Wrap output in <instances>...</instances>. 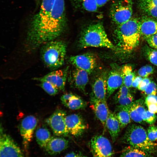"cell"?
I'll return each instance as SVG.
<instances>
[{
    "mask_svg": "<svg viewBox=\"0 0 157 157\" xmlns=\"http://www.w3.org/2000/svg\"><path fill=\"white\" fill-rule=\"evenodd\" d=\"M144 94L147 95L150 94L156 95L157 93V86L154 81H151L149 84L144 91Z\"/></svg>",
    "mask_w": 157,
    "mask_h": 157,
    "instance_id": "obj_35",
    "label": "cell"
},
{
    "mask_svg": "<svg viewBox=\"0 0 157 157\" xmlns=\"http://www.w3.org/2000/svg\"><path fill=\"white\" fill-rule=\"evenodd\" d=\"M38 119L33 115L27 116L22 120L20 131L23 140L24 145L26 148L32 140L34 131L37 126Z\"/></svg>",
    "mask_w": 157,
    "mask_h": 157,
    "instance_id": "obj_13",
    "label": "cell"
},
{
    "mask_svg": "<svg viewBox=\"0 0 157 157\" xmlns=\"http://www.w3.org/2000/svg\"><path fill=\"white\" fill-rule=\"evenodd\" d=\"M1 132L0 157H24L19 146L9 135Z\"/></svg>",
    "mask_w": 157,
    "mask_h": 157,
    "instance_id": "obj_9",
    "label": "cell"
},
{
    "mask_svg": "<svg viewBox=\"0 0 157 157\" xmlns=\"http://www.w3.org/2000/svg\"><path fill=\"white\" fill-rule=\"evenodd\" d=\"M66 112L60 109L56 110L46 120L53 134L58 136H67L69 133L66 125Z\"/></svg>",
    "mask_w": 157,
    "mask_h": 157,
    "instance_id": "obj_8",
    "label": "cell"
},
{
    "mask_svg": "<svg viewBox=\"0 0 157 157\" xmlns=\"http://www.w3.org/2000/svg\"><path fill=\"white\" fill-rule=\"evenodd\" d=\"M114 99L115 102L119 105L126 106L134 101V98L131 94L127 96L124 97L115 96Z\"/></svg>",
    "mask_w": 157,
    "mask_h": 157,
    "instance_id": "obj_32",
    "label": "cell"
},
{
    "mask_svg": "<svg viewBox=\"0 0 157 157\" xmlns=\"http://www.w3.org/2000/svg\"><path fill=\"white\" fill-rule=\"evenodd\" d=\"M90 105L96 117L105 129L106 122L110 112L106 100L97 99L91 95Z\"/></svg>",
    "mask_w": 157,
    "mask_h": 157,
    "instance_id": "obj_14",
    "label": "cell"
},
{
    "mask_svg": "<svg viewBox=\"0 0 157 157\" xmlns=\"http://www.w3.org/2000/svg\"><path fill=\"white\" fill-rule=\"evenodd\" d=\"M145 102L157 103V96L154 94L148 95L145 99Z\"/></svg>",
    "mask_w": 157,
    "mask_h": 157,
    "instance_id": "obj_41",
    "label": "cell"
},
{
    "mask_svg": "<svg viewBox=\"0 0 157 157\" xmlns=\"http://www.w3.org/2000/svg\"><path fill=\"white\" fill-rule=\"evenodd\" d=\"M68 67L63 69L53 71L43 76L35 78L33 79L40 82L46 81L49 82L59 90L64 91L67 80Z\"/></svg>",
    "mask_w": 157,
    "mask_h": 157,
    "instance_id": "obj_10",
    "label": "cell"
},
{
    "mask_svg": "<svg viewBox=\"0 0 157 157\" xmlns=\"http://www.w3.org/2000/svg\"><path fill=\"white\" fill-rule=\"evenodd\" d=\"M142 79V77L140 76L135 77L132 83L131 87L134 88H138Z\"/></svg>",
    "mask_w": 157,
    "mask_h": 157,
    "instance_id": "obj_43",
    "label": "cell"
},
{
    "mask_svg": "<svg viewBox=\"0 0 157 157\" xmlns=\"http://www.w3.org/2000/svg\"><path fill=\"white\" fill-rule=\"evenodd\" d=\"M69 141L64 138L51 137L45 148L51 155L58 154L65 150L68 147Z\"/></svg>",
    "mask_w": 157,
    "mask_h": 157,
    "instance_id": "obj_19",
    "label": "cell"
},
{
    "mask_svg": "<svg viewBox=\"0 0 157 157\" xmlns=\"http://www.w3.org/2000/svg\"><path fill=\"white\" fill-rule=\"evenodd\" d=\"M66 51V45L64 42L54 40L42 45L41 58L47 67L55 69L64 64Z\"/></svg>",
    "mask_w": 157,
    "mask_h": 157,
    "instance_id": "obj_5",
    "label": "cell"
},
{
    "mask_svg": "<svg viewBox=\"0 0 157 157\" xmlns=\"http://www.w3.org/2000/svg\"><path fill=\"white\" fill-rule=\"evenodd\" d=\"M138 74L140 76L145 78L147 77L149 75L147 72L145 66H142L139 69Z\"/></svg>",
    "mask_w": 157,
    "mask_h": 157,
    "instance_id": "obj_42",
    "label": "cell"
},
{
    "mask_svg": "<svg viewBox=\"0 0 157 157\" xmlns=\"http://www.w3.org/2000/svg\"><path fill=\"white\" fill-rule=\"evenodd\" d=\"M151 82V81L149 78L147 77L144 78L142 79L138 86V89L141 91L144 92L146 88Z\"/></svg>",
    "mask_w": 157,
    "mask_h": 157,
    "instance_id": "obj_38",
    "label": "cell"
},
{
    "mask_svg": "<svg viewBox=\"0 0 157 157\" xmlns=\"http://www.w3.org/2000/svg\"><path fill=\"white\" fill-rule=\"evenodd\" d=\"M74 7L77 9L95 12L99 8L95 0H71Z\"/></svg>",
    "mask_w": 157,
    "mask_h": 157,
    "instance_id": "obj_24",
    "label": "cell"
},
{
    "mask_svg": "<svg viewBox=\"0 0 157 157\" xmlns=\"http://www.w3.org/2000/svg\"><path fill=\"white\" fill-rule=\"evenodd\" d=\"M123 143L146 151L154 154L157 153V144L150 141L147 132L141 126L129 125L121 139Z\"/></svg>",
    "mask_w": 157,
    "mask_h": 157,
    "instance_id": "obj_4",
    "label": "cell"
},
{
    "mask_svg": "<svg viewBox=\"0 0 157 157\" xmlns=\"http://www.w3.org/2000/svg\"><path fill=\"white\" fill-rule=\"evenodd\" d=\"M141 36L146 38L157 33V21L148 17H144L140 21Z\"/></svg>",
    "mask_w": 157,
    "mask_h": 157,
    "instance_id": "obj_21",
    "label": "cell"
},
{
    "mask_svg": "<svg viewBox=\"0 0 157 157\" xmlns=\"http://www.w3.org/2000/svg\"><path fill=\"white\" fill-rule=\"evenodd\" d=\"M89 73L86 71L76 67L72 72L71 82L73 85L85 94V88L89 80Z\"/></svg>",
    "mask_w": 157,
    "mask_h": 157,
    "instance_id": "obj_18",
    "label": "cell"
},
{
    "mask_svg": "<svg viewBox=\"0 0 157 157\" xmlns=\"http://www.w3.org/2000/svg\"><path fill=\"white\" fill-rule=\"evenodd\" d=\"M122 72L123 78V84L129 88L135 77L131 67L129 65L124 66L122 69Z\"/></svg>",
    "mask_w": 157,
    "mask_h": 157,
    "instance_id": "obj_28",
    "label": "cell"
},
{
    "mask_svg": "<svg viewBox=\"0 0 157 157\" xmlns=\"http://www.w3.org/2000/svg\"><path fill=\"white\" fill-rule=\"evenodd\" d=\"M117 45L125 52H130L138 45L141 36L140 21L131 18L128 21L117 26L114 31Z\"/></svg>",
    "mask_w": 157,
    "mask_h": 157,
    "instance_id": "obj_2",
    "label": "cell"
},
{
    "mask_svg": "<svg viewBox=\"0 0 157 157\" xmlns=\"http://www.w3.org/2000/svg\"><path fill=\"white\" fill-rule=\"evenodd\" d=\"M79 44L81 48L92 47L116 49L108 38L102 24L100 22L90 24L84 29Z\"/></svg>",
    "mask_w": 157,
    "mask_h": 157,
    "instance_id": "obj_3",
    "label": "cell"
},
{
    "mask_svg": "<svg viewBox=\"0 0 157 157\" xmlns=\"http://www.w3.org/2000/svg\"><path fill=\"white\" fill-rule=\"evenodd\" d=\"M154 154L130 146L125 148L119 157H155Z\"/></svg>",
    "mask_w": 157,
    "mask_h": 157,
    "instance_id": "obj_25",
    "label": "cell"
},
{
    "mask_svg": "<svg viewBox=\"0 0 157 157\" xmlns=\"http://www.w3.org/2000/svg\"><path fill=\"white\" fill-rule=\"evenodd\" d=\"M107 76L106 72H104L96 78L92 86L91 95L97 99L106 100Z\"/></svg>",
    "mask_w": 157,
    "mask_h": 157,
    "instance_id": "obj_16",
    "label": "cell"
},
{
    "mask_svg": "<svg viewBox=\"0 0 157 157\" xmlns=\"http://www.w3.org/2000/svg\"><path fill=\"white\" fill-rule=\"evenodd\" d=\"M69 61L76 67L85 70L89 74L93 71L97 64L95 56L88 53L71 56Z\"/></svg>",
    "mask_w": 157,
    "mask_h": 157,
    "instance_id": "obj_11",
    "label": "cell"
},
{
    "mask_svg": "<svg viewBox=\"0 0 157 157\" xmlns=\"http://www.w3.org/2000/svg\"><path fill=\"white\" fill-rule=\"evenodd\" d=\"M144 53L148 60L152 64L157 66V50L146 47Z\"/></svg>",
    "mask_w": 157,
    "mask_h": 157,
    "instance_id": "obj_31",
    "label": "cell"
},
{
    "mask_svg": "<svg viewBox=\"0 0 157 157\" xmlns=\"http://www.w3.org/2000/svg\"><path fill=\"white\" fill-rule=\"evenodd\" d=\"M106 127L113 142H115L118 137L121 128L119 122L114 113L110 111L106 122Z\"/></svg>",
    "mask_w": 157,
    "mask_h": 157,
    "instance_id": "obj_22",
    "label": "cell"
},
{
    "mask_svg": "<svg viewBox=\"0 0 157 157\" xmlns=\"http://www.w3.org/2000/svg\"><path fill=\"white\" fill-rule=\"evenodd\" d=\"M120 124L121 129L124 128L131 122L128 110V105H118L114 113Z\"/></svg>",
    "mask_w": 157,
    "mask_h": 157,
    "instance_id": "obj_23",
    "label": "cell"
},
{
    "mask_svg": "<svg viewBox=\"0 0 157 157\" xmlns=\"http://www.w3.org/2000/svg\"><path fill=\"white\" fill-rule=\"evenodd\" d=\"M132 13V0H117L112 4L109 15L112 21L118 26L130 20Z\"/></svg>",
    "mask_w": 157,
    "mask_h": 157,
    "instance_id": "obj_6",
    "label": "cell"
},
{
    "mask_svg": "<svg viewBox=\"0 0 157 157\" xmlns=\"http://www.w3.org/2000/svg\"><path fill=\"white\" fill-rule=\"evenodd\" d=\"M142 118L144 121L152 125L155 122L157 117L155 113L150 112L148 110H146L142 115Z\"/></svg>",
    "mask_w": 157,
    "mask_h": 157,
    "instance_id": "obj_33",
    "label": "cell"
},
{
    "mask_svg": "<svg viewBox=\"0 0 157 157\" xmlns=\"http://www.w3.org/2000/svg\"><path fill=\"white\" fill-rule=\"evenodd\" d=\"M145 67L147 72L149 75L153 73L154 69L152 66L149 65H146Z\"/></svg>",
    "mask_w": 157,
    "mask_h": 157,
    "instance_id": "obj_47",
    "label": "cell"
},
{
    "mask_svg": "<svg viewBox=\"0 0 157 157\" xmlns=\"http://www.w3.org/2000/svg\"><path fill=\"white\" fill-rule=\"evenodd\" d=\"M38 85L50 95L54 96L58 93L59 90L49 82L46 81H41Z\"/></svg>",
    "mask_w": 157,
    "mask_h": 157,
    "instance_id": "obj_30",
    "label": "cell"
},
{
    "mask_svg": "<svg viewBox=\"0 0 157 157\" xmlns=\"http://www.w3.org/2000/svg\"><path fill=\"white\" fill-rule=\"evenodd\" d=\"M128 108L131 119L136 123L142 124L144 121L142 116L146 110L143 100L139 99L133 101L128 105Z\"/></svg>",
    "mask_w": 157,
    "mask_h": 157,
    "instance_id": "obj_20",
    "label": "cell"
},
{
    "mask_svg": "<svg viewBox=\"0 0 157 157\" xmlns=\"http://www.w3.org/2000/svg\"><path fill=\"white\" fill-rule=\"evenodd\" d=\"M56 0H42L39 10L30 20L29 26H38L44 21L52 9Z\"/></svg>",
    "mask_w": 157,
    "mask_h": 157,
    "instance_id": "obj_15",
    "label": "cell"
},
{
    "mask_svg": "<svg viewBox=\"0 0 157 157\" xmlns=\"http://www.w3.org/2000/svg\"><path fill=\"white\" fill-rule=\"evenodd\" d=\"M74 94L72 93H66L63 94L60 97V100L63 104L65 106Z\"/></svg>",
    "mask_w": 157,
    "mask_h": 157,
    "instance_id": "obj_39",
    "label": "cell"
},
{
    "mask_svg": "<svg viewBox=\"0 0 157 157\" xmlns=\"http://www.w3.org/2000/svg\"><path fill=\"white\" fill-rule=\"evenodd\" d=\"M145 39L150 46L157 49V33Z\"/></svg>",
    "mask_w": 157,
    "mask_h": 157,
    "instance_id": "obj_36",
    "label": "cell"
},
{
    "mask_svg": "<svg viewBox=\"0 0 157 157\" xmlns=\"http://www.w3.org/2000/svg\"><path fill=\"white\" fill-rule=\"evenodd\" d=\"M87 105V103L81 97L74 94L65 106L71 110H77L84 108Z\"/></svg>",
    "mask_w": 157,
    "mask_h": 157,
    "instance_id": "obj_27",
    "label": "cell"
},
{
    "mask_svg": "<svg viewBox=\"0 0 157 157\" xmlns=\"http://www.w3.org/2000/svg\"><path fill=\"white\" fill-rule=\"evenodd\" d=\"M66 125L69 133L76 137L82 135L87 128V126L79 114H73L66 115Z\"/></svg>",
    "mask_w": 157,
    "mask_h": 157,
    "instance_id": "obj_12",
    "label": "cell"
},
{
    "mask_svg": "<svg viewBox=\"0 0 157 157\" xmlns=\"http://www.w3.org/2000/svg\"><path fill=\"white\" fill-rule=\"evenodd\" d=\"M89 146L93 157H112L113 154L110 141L102 135H97L92 137Z\"/></svg>",
    "mask_w": 157,
    "mask_h": 157,
    "instance_id": "obj_7",
    "label": "cell"
},
{
    "mask_svg": "<svg viewBox=\"0 0 157 157\" xmlns=\"http://www.w3.org/2000/svg\"><path fill=\"white\" fill-rule=\"evenodd\" d=\"M147 136L149 140L152 142L157 140V126L151 125L149 126L147 130Z\"/></svg>",
    "mask_w": 157,
    "mask_h": 157,
    "instance_id": "obj_34",
    "label": "cell"
},
{
    "mask_svg": "<svg viewBox=\"0 0 157 157\" xmlns=\"http://www.w3.org/2000/svg\"><path fill=\"white\" fill-rule=\"evenodd\" d=\"M149 4L157 6V0H141Z\"/></svg>",
    "mask_w": 157,
    "mask_h": 157,
    "instance_id": "obj_46",
    "label": "cell"
},
{
    "mask_svg": "<svg viewBox=\"0 0 157 157\" xmlns=\"http://www.w3.org/2000/svg\"></svg>",
    "mask_w": 157,
    "mask_h": 157,
    "instance_id": "obj_48",
    "label": "cell"
},
{
    "mask_svg": "<svg viewBox=\"0 0 157 157\" xmlns=\"http://www.w3.org/2000/svg\"><path fill=\"white\" fill-rule=\"evenodd\" d=\"M67 24L64 0H56L46 19L38 26L28 29L27 45L35 50L55 40L63 32Z\"/></svg>",
    "mask_w": 157,
    "mask_h": 157,
    "instance_id": "obj_1",
    "label": "cell"
},
{
    "mask_svg": "<svg viewBox=\"0 0 157 157\" xmlns=\"http://www.w3.org/2000/svg\"><path fill=\"white\" fill-rule=\"evenodd\" d=\"M64 157H85L81 154L71 152L67 154Z\"/></svg>",
    "mask_w": 157,
    "mask_h": 157,
    "instance_id": "obj_44",
    "label": "cell"
},
{
    "mask_svg": "<svg viewBox=\"0 0 157 157\" xmlns=\"http://www.w3.org/2000/svg\"><path fill=\"white\" fill-rule=\"evenodd\" d=\"M148 110L154 113H157V103H151L145 102Z\"/></svg>",
    "mask_w": 157,
    "mask_h": 157,
    "instance_id": "obj_40",
    "label": "cell"
},
{
    "mask_svg": "<svg viewBox=\"0 0 157 157\" xmlns=\"http://www.w3.org/2000/svg\"><path fill=\"white\" fill-rule=\"evenodd\" d=\"M35 137L38 144L44 149L51 138L50 132L45 127H39L37 129Z\"/></svg>",
    "mask_w": 157,
    "mask_h": 157,
    "instance_id": "obj_26",
    "label": "cell"
},
{
    "mask_svg": "<svg viewBox=\"0 0 157 157\" xmlns=\"http://www.w3.org/2000/svg\"><path fill=\"white\" fill-rule=\"evenodd\" d=\"M131 93L129 88L124 84L120 88L118 91L115 96L120 97H126Z\"/></svg>",
    "mask_w": 157,
    "mask_h": 157,
    "instance_id": "obj_37",
    "label": "cell"
},
{
    "mask_svg": "<svg viewBox=\"0 0 157 157\" xmlns=\"http://www.w3.org/2000/svg\"><path fill=\"white\" fill-rule=\"evenodd\" d=\"M99 7H101L110 0H95Z\"/></svg>",
    "mask_w": 157,
    "mask_h": 157,
    "instance_id": "obj_45",
    "label": "cell"
},
{
    "mask_svg": "<svg viewBox=\"0 0 157 157\" xmlns=\"http://www.w3.org/2000/svg\"><path fill=\"white\" fill-rule=\"evenodd\" d=\"M139 7L140 9L148 15L157 19V6L149 4L140 0Z\"/></svg>",
    "mask_w": 157,
    "mask_h": 157,
    "instance_id": "obj_29",
    "label": "cell"
},
{
    "mask_svg": "<svg viewBox=\"0 0 157 157\" xmlns=\"http://www.w3.org/2000/svg\"><path fill=\"white\" fill-rule=\"evenodd\" d=\"M123 84V78L122 72L115 69L111 71L107 76L106 99Z\"/></svg>",
    "mask_w": 157,
    "mask_h": 157,
    "instance_id": "obj_17",
    "label": "cell"
}]
</instances>
